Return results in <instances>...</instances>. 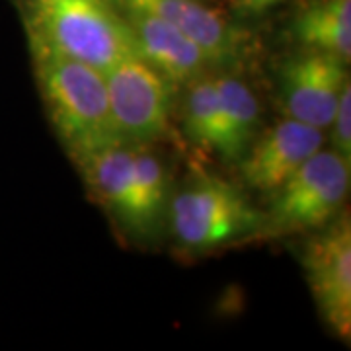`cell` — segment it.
<instances>
[{
	"mask_svg": "<svg viewBox=\"0 0 351 351\" xmlns=\"http://www.w3.org/2000/svg\"><path fill=\"white\" fill-rule=\"evenodd\" d=\"M27 47L45 112L69 156L76 160L121 143L101 69L43 45Z\"/></svg>",
	"mask_w": 351,
	"mask_h": 351,
	"instance_id": "1",
	"label": "cell"
},
{
	"mask_svg": "<svg viewBox=\"0 0 351 351\" xmlns=\"http://www.w3.org/2000/svg\"><path fill=\"white\" fill-rule=\"evenodd\" d=\"M27 45H43L104 69L135 53L117 0H10Z\"/></svg>",
	"mask_w": 351,
	"mask_h": 351,
	"instance_id": "2",
	"label": "cell"
},
{
	"mask_svg": "<svg viewBox=\"0 0 351 351\" xmlns=\"http://www.w3.org/2000/svg\"><path fill=\"white\" fill-rule=\"evenodd\" d=\"M168 219L176 248L186 254L219 250L263 232V211L248 193L205 170H195L176 189Z\"/></svg>",
	"mask_w": 351,
	"mask_h": 351,
	"instance_id": "3",
	"label": "cell"
},
{
	"mask_svg": "<svg viewBox=\"0 0 351 351\" xmlns=\"http://www.w3.org/2000/svg\"><path fill=\"white\" fill-rule=\"evenodd\" d=\"M351 164L332 149H320L269 195L262 237L318 230L343 211Z\"/></svg>",
	"mask_w": 351,
	"mask_h": 351,
	"instance_id": "4",
	"label": "cell"
},
{
	"mask_svg": "<svg viewBox=\"0 0 351 351\" xmlns=\"http://www.w3.org/2000/svg\"><path fill=\"white\" fill-rule=\"evenodd\" d=\"M115 131L127 145H156L174 137L172 92L168 82L137 53H127L101 69Z\"/></svg>",
	"mask_w": 351,
	"mask_h": 351,
	"instance_id": "5",
	"label": "cell"
},
{
	"mask_svg": "<svg viewBox=\"0 0 351 351\" xmlns=\"http://www.w3.org/2000/svg\"><path fill=\"white\" fill-rule=\"evenodd\" d=\"M302 269L318 313L343 343L351 339V221L348 211L304 242Z\"/></svg>",
	"mask_w": 351,
	"mask_h": 351,
	"instance_id": "6",
	"label": "cell"
},
{
	"mask_svg": "<svg viewBox=\"0 0 351 351\" xmlns=\"http://www.w3.org/2000/svg\"><path fill=\"white\" fill-rule=\"evenodd\" d=\"M350 63L332 53L299 49L279 61L277 98L287 117L326 131L343 88L350 84Z\"/></svg>",
	"mask_w": 351,
	"mask_h": 351,
	"instance_id": "7",
	"label": "cell"
},
{
	"mask_svg": "<svg viewBox=\"0 0 351 351\" xmlns=\"http://www.w3.org/2000/svg\"><path fill=\"white\" fill-rule=\"evenodd\" d=\"M137 6L174 25L199 47L215 71L242 73L258 55V41L248 29L232 24L205 0H117Z\"/></svg>",
	"mask_w": 351,
	"mask_h": 351,
	"instance_id": "8",
	"label": "cell"
},
{
	"mask_svg": "<svg viewBox=\"0 0 351 351\" xmlns=\"http://www.w3.org/2000/svg\"><path fill=\"white\" fill-rule=\"evenodd\" d=\"M324 143L322 129L285 115L260 131L239 160L244 188L269 197L311 156L324 149Z\"/></svg>",
	"mask_w": 351,
	"mask_h": 351,
	"instance_id": "9",
	"label": "cell"
},
{
	"mask_svg": "<svg viewBox=\"0 0 351 351\" xmlns=\"http://www.w3.org/2000/svg\"><path fill=\"white\" fill-rule=\"evenodd\" d=\"M119 4V2H117ZM135 53L174 86H186L199 76L213 73L211 59L162 18L137 6L119 4Z\"/></svg>",
	"mask_w": 351,
	"mask_h": 351,
	"instance_id": "10",
	"label": "cell"
},
{
	"mask_svg": "<svg viewBox=\"0 0 351 351\" xmlns=\"http://www.w3.org/2000/svg\"><path fill=\"white\" fill-rule=\"evenodd\" d=\"M75 162L96 203L127 237H135L133 145L113 143L88 152Z\"/></svg>",
	"mask_w": 351,
	"mask_h": 351,
	"instance_id": "11",
	"label": "cell"
},
{
	"mask_svg": "<svg viewBox=\"0 0 351 351\" xmlns=\"http://www.w3.org/2000/svg\"><path fill=\"white\" fill-rule=\"evenodd\" d=\"M215 84L223 117V149L219 160L239 164L262 131V106L240 73L215 71Z\"/></svg>",
	"mask_w": 351,
	"mask_h": 351,
	"instance_id": "12",
	"label": "cell"
},
{
	"mask_svg": "<svg viewBox=\"0 0 351 351\" xmlns=\"http://www.w3.org/2000/svg\"><path fill=\"white\" fill-rule=\"evenodd\" d=\"M302 49L332 53L351 61V0H308L289 25Z\"/></svg>",
	"mask_w": 351,
	"mask_h": 351,
	"instance_id": "13",
	"label": "cell"
},
{
	"mask_svg": "<svg viewBox=\"0 0 351 351\" xmlns=\"http://www.w3.org/2000/svg\"><path fill=\"white\" fill-rule=\"evenodd\" d=\"M133 189H135V237L152 240L160 234L170 201L168 170L154 145H133Z\"/></svg>",
	"mask_w": 351,
	"mask_h": 351,
	"instance_id": "14",
	"label": "cell"
},
{
	"mask_svg": "<svg viewBox=\"0 0 351 351\" xmlns=\"http://www.w3.org/2000/svg\"><path fill=\"white\" fill-rule=\"evenodd\" d=\"M182 101V131L191 147L201 152L221 156L223 117L215 84V71L186 84Z\"/></svg>",
	"mask_w": 351,
	"mask_h": 351,
	"instance_id": "15",
	"label": "cell"
},
{
	"mask_svg": "<svg viewBox=\"0 0 351 351\" xmlns=\"http://www.w3.org/2000/svg\"><path fill=\"white\" fill-rule=\"evenodd\" d=\"M328 129L332 141L330 149L351 164V82L343 88Z\"/></svg>",
	"mask_w": 351,
	"mask_h": 351,
	"instance_id": "16",
	"label": "cell"
},
{
	"mask_svg": "<svg viewBox=\"0 0 351 351\" xmlns=\"http://www.w3.org/2000/svg\"><path fill=\"white\" fill-rule=\"evenodd\" d=\"M281 2L283 0H232V8L242 18H256V16L269 12Z\"/></svg>",
	"mask_w": 351,
	"mask_h": 351,
	"instance_id": "17",
	"label": "cell"
},
{
	"mask_svg": "<svg viewBox=\"0 0 351 351\" xmlns=\"http://www.w3.org/2000/svg\"><path fill=\"white\" fill-rule=\"evenodd\" d=\"M205 2H207V0H205Z\"/></svg>",
	"mask_w": 351,
	"mask_h": 351,
	"instance_id": "18",
	"label": "cell"
}]
</instances>
